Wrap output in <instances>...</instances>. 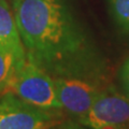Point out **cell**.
Returning a JSON list of instances; mask_svg holds the SVG:
<instances>
[{"label": "cell", "mask_w": 129, "mask_h": 129, "mask_svg": "<svg viewBox=\"0 0 129 129\" xmlns=\"http://www.w3.org/2000/svg\"><path fill=\"white\" fill-rule=\"evenodd\" d=\"M27 58L59 76L94 70V53L69 0H11Z\"/></svg>", "instance_id": "obj_1"}, {"label": "cell", "mask_w": 129, "mask_h": 129, "mask_svg": "<svg viewBox=\"0 0 129 129\" xmlns=\"http://www.w3.org/2000/svg\"><path fill=\"white\" fill-rule=\"evenodd\" d=\"M114 22L120 29L129 34V0H108Z\"/></svg>", "instance_id": "obj_8"}, {"label": "cell", "mask_w": 129, "mask_h": 129, "mask_svg": "<svg viewBox=\"0 0 129 129\" xmlns=\"http://www.w3.org/2000/svg\"><path fill=\"white\" fill-rule=\"evenodd\" d=\"M80 123L92 129L107 125L123 127L129 123V98L115 90H102Z\"/></svg>", "instance_id": "obj_5"}, {"label": "cell", "mask_w": 129, "mask_h": 129, "mask_svg": "<svg viewBox=\"0 0 129 129\" xmlns=\"http://www.w3.org/2000/svg\"><path fill=\"white\" fill-rule=\"evenodd\" d=\"M120 126H114V125H107V126H103L100 129H120Z\"/></svg>", "instance_id": "obj_11"}, {"label": "cell", "mask_w": 129, "mask_h": 129, "mask_svg": "<svg viewBox=\"0 0 129 129\" xmlns=\"http://www.w3.org/2000/svg\"><path fill=\"white\" fill-rule=\"evenodd\" d=\"M58 119L54 113L6 92L0 95V129H51Z\"/></svg>", "instance_id": "obj_3"}, {"label": "cell", "mask_w": 129, "mask_h": 129, "mask_svg": "<svg viewBox=\"0 0 129 129\" xmlns=\"http://www.w3.org/2000/svg\"><path fill=\"white\" fill-rule=\"evenodd\" d=\"M58 100L61 108L79 118L85 117L96 98L101 92L97 84L72 76H59L55 79Z\"/></svg>", "instance_id": "obj_4"}, {"label": "cell", "mask_w": 129, "mask_h": 129, "mask_svg": "<svg viewBox=\"0 0 129 129\" xmlns=\"http://www.w3.org/2000/svg\"><path fill=\"white\" fill-rule=\"evenodd\" d=\"M120 82H122L125 95L129 98V58L125 61L122 70H120Z\"/></svg>", "instance_id": "obj_9"}, {"label": "cell", "mask_w": 129, "mask_h": 129, "mask_svg": "<svg viewBox=\"0 0 129 129\" xmlns=\"http://www.w3.org/2000/svg\"><path fill=\"white\" fill-rule=\"evenodd\" d=\"M18 66L19 64L15 56L0 46V95L6 94Z\"/></svg>", "instance_id": "obj_7"}, {"label": "cell", "mask_w": 129, "mask_h": 129, "mask_svg": "<svg viewBox=\"0 0 129 129\" xmlns=\"http://www.w3.org/2000/svg\"><path fill=\"white\" fill-rule=\"evenodd\" d=\"M6 92H11L23 101L43 110H60L55 79L34 62L26 58L16 71Z\"/></svg>", "instance_id": "obj_2"}, {"label": "cell", "mask_w": 129, "mask_h": 129, "mask_svg": "<svg viewBox=\"0 0 129 129\" xmlns=\"http://www.w3.org/2000/svg\"><path fill=\"white\" fill-rule=\"evenodd\" d=\"M0 46L11 52L17 59L19 66L27 58L26 48L16 25L13 9L7 0H0Z\"/></svg>", "instance_id": "obj_6"}, {"label": "cell", "mask_w": 129, "mask_h": 129, "mask_svg": "<svg viewBox=\"0 0 129 129\" xmlns=\"http://www.w3.org/2000/svg\"><path fill=\"white\" fill-rule=\"evenodd\" d=\"M60 129H86L84 126L81 125V123H75V122H67L63 125H61Z\"/></svg>", "instance_id": "obj_10"}]
</instances>
